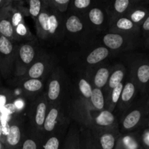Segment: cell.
<instances>
[{
	"label": "cell",
	"mask_w": 149,
	"mask_h": 149,
	"mask_svg": "<svg viewBox=\"0 0 149 149\" xmlns=\"http://www.w3.org/2000/svg\"><path fill=\"white\" fill-rule=\"evenodd\" d=\"M0 36H4L14 42H17L15 29L11 21L10 6L1 10V13H0Z\"/></svg>",
	"instance_id": "cell-22"
},
{
	"label": "cell",
	"mask_w": 149,
	"mask_h": 149,
	"mask_svg": "<svg viewBox=\"0 0 149 149\" xmlns=\"http://www.w3.org/2000/svg\"><path fill=\"white\" fill-rule=\"evenodd\" d=\"M68 111L71 119L80 127L93 131L111 130L119 126V118L116 113L108 110L97 111L88 100L78 94L68 100Z\"/></svg>",
	"instance_id": "cell-1"
},
{
	"label": "cell",
	"mask_w": 149,
	"mask_h": 149,
	"mask_svg": "<svg viewBox=\"0 0 149 149\" xmlns=\"http://www.w3.org/2000/svg\"><path fill=\"white\" fill-rule=\"evenodd\" d=\"M47 3L49 7L63 14V13L68 12L71 0H47Z\"/></svg>",
	"instance_id": "cell-38"
},
{
	"label": "cell",
	"mask_w": 149,
	"mask_h": 149,
	"mask_svg": "<svg viewBox=\"0 0 149 149\" xmlns=\"http://www.w3.org/2000/svg\"><path fill=\"white\" fill-rule=\"evenodd\" d=\"M149 36V15L141 26V40L143 41Z\"/></svg>",
	"instance_id": "cell-40"
},
{
	"label": "cell",
	"mask_w": 149,
	"mask_h": 149,
	"mask_svg": "<svg viewBox=\"0 0 149 149\" xmlns=\"http://www.w3.org/2000/svg\"><path fill=\"white\" fill-rule=\"evenodd\" d=\"M47 1V0H46ZM48 5V4H47ZM49 7V32L47 40H58L65 31V18L63 17L62 13L55 9Z\"/></svg>",
	"instance_id": "cell-18"
},
{
	"label": "cell",
	"mask_w": 149,
	"mask_h": 149,
	"mask_svg": "<svg viewBox=\"0 0 149 149\" xmlns=\"http://www.w3.org/2000/svg\"><path fill=\"white\" fill-rule=\"evenodd\" d=\"M83 17L87 20L89 26L98 31L103 30L106 24L109 26V18L104 6L94 5L87 12Z\"/></svg>",
	"instance_id": "cell-15"
},
{
	"label": "cell",
	"mask_w": 149,
	"mask_h": 149,
	"mask_svg": "<svg viewBox=\"0 0 149 149\" xmlns=\"http://www.w3.org/2000/svg\"><path fill=\"white\" fill-rule=\"evenodd\" d=\"M138 2L139 0H115L113 1H106L104 7L108 15L109 23L118 17H125Z\"/></svg>",
	"instance_id": "cell-14"
},
{
	"label": "cell",
	"mask_w": 149,
	"mask_h": 149,
	"mask_svg": "<svg viewBox=\"0 0 149 149\" xmlns=\"http://www.w3.org/2000/svg\"><path fill=\"white\" fill-rule=\"evenodd\" d=\"M71 121L72 119L64 123L51 135L44 138L42 140V149H63Z\"/></svg>",
	"instance_id": "cell-16"
},
{
	"label": "cell",
	"mask_w": 149,
	"mask_h": 149,
	"mask_svg": "<svg viewBox=\"0 0 149 149\" xmlns=\"http://www.w3.org/2000/svg\"><path fill=\"white\" fill-rule=\"evenodd\" d=\"M48 108L49 103L46 94L43 93L30 102L26 112L28 126L42 139Z\"/></svg>",
	"instance_id": "cell-4"
},
{
	"label": "cell",
	"mask_w": 149,
	"mask_h": 149,
	"mask_svg": "<svg viewBox=\"0 0 149 149\" xmlns=\"http://www.w3.org/2000/svg\"><path fill=\"white\" fill-rule=\"evenodd\" d=\"M95 1L92 0H74L71 1L68 11L77 14L81 17H84L87 12L95 5Z\"/></svg>",
	"instance_id": "cell-31"
},
{
	"label": "cell",
	"mask_w": 149,
	"mask_h": 149,
	"mask_svg": "<svg viewBox=\"0 0 149 149\" xmlns=\"http://www.w3.org/2000/svg\"><path fill=\"white\" fill-rule=\"evenodd\" d=\"M85 27L84 17L71 13L65 18V31L71 35H79Z\"/></svg>",
	"instance_id": "cell-26"
},
{
	"label": "cell",
	"mask_w": 149,
	"mask_h": 149,
	"mask_svg": "<svg viewBox=\"0 0 149 149\" xmlns=\"http://www.w3.org/2000/svg\"><path fill=\"white\" fill-rule=\"evenodd\" d=\"M55 68L52 58L47 55L39 53L37 59L31 65L26 74L17 79H36L46 81L52 70Z\"/></svg>",
	"instance_id": "cell-11"
},
{
	"label": "cell",
	"mask_w": 149,
	"mask_h": 149,
	"mask_svg": "<svg viewBox=\"0 0 149 149\" xmlns=\"http://www.w3.org/2000/svg\"><path fill=\"white\" fill-rule=\"evenodd\" d=\"M79 131L82 149H102L97 138L90 130L79 127Z\"/></svg>",
	"instance_id": "cell-30"
},
{
	"label": "cell",
	"mask_w": 149,
	"mask_h": 149,
	"mask_svg": "<svg viewBox=\"0 0 149 149\" xmlns=\"http://www.w3.org/2000/svg\"><path fill=\"white\" fill-rule=\"evenodd\" d=\"M111 69L112 66L99 64L95 68H91V70L87 73V77L93 87L103 90L108 84Z\"/></svg>",
	"instance_id": "cell-17"
},
{
	"label": "cell",
	"mask_w": 149,
	"mask_h": 149,
	"mask_svg": "<svg viewBox=\"0 0 149 149\" xmlns=\"http://www.w3.org/2000/svg\"><path fill=\"white\" fill-rule=\"evenodd\" d=\"M28 123L23 115H15L10 119L9 131L5 138L6 149H18L27 130Z\"/></svg>",
	"instance_id": "cell-10"
},
{
	"label": "cell",
	"mask_w": 149,
	"mask_h": 149,
	"mask_svg": "<svg viewBox=\"0 0 149 149\" xmlns=\"http://www.w3.org/2000/svg\"><path fill=\"white\" fill-rule=\"evenodd\" d=\"M138 93L139 90L138 87L127 74V77L125 80V84L119 103L115 111V113L119 118L125 111L127 110L132 106V103L137 99Z\"/></svg>",
	"instance_id": "cell-13"
},
{
	"label": "cell",
	"mask_w": 149,
	"mask_h": 149,
	"mask_svg": "<svg viewBox=\"0 0 149 149\" xmlns=\"http://www.w3.org/2000/svg\"><path fill=\"white\" fill-rule=\"evenodd\" d=\"M12 0H0V10L8 7L11 5Z\"/></svg>",
	"instance_id": "cell-41"
},
{
	"label": "cell",
	"mask_w": 149,
	"mask_h": 149,
	"mask_svg": "<svg viewBox=\"0 0 149 149\" xmlns=\"http://www.w3.org/2000/svg\"><path fill=\"white\" fill-rule=\"evenodd\" d=\"M17 47V42L0 36V71L4 79L15 76Z\"/></svg>",
	"instance_id": "cell-7"
},
{
	"label": "cell",
	"mask_w": 149,
	"mask_h": 149,
	"mask_svg": "<svg viewBox=\"0 0 149 149\" xmlns=\"http://www.w3.org/2000/svg\"><path fill=\"white\" fill-rule=\"evenodd\" d=\"M17 89L20 94L29 101H31L45 93L46 81L36 79H17L15 80Z\"/></svg>",
	"instance_id": "cell-12"
},
{
	"label": "cell",
	"mask_w": 149,
	"mask_h": 149,
	"mask_svg": "<svg viewBox=\"0 0 149 149\" xmlns=\"http://www.w3.org/2000/svg\"><path fill=\"white\" fill-rule=\"evenodd\" d=\"M116 149H143L140 141L139 131L121 133L116 142Z\"/></svg>",
	"instance_id": "cell-23"
},
{
	"label": "cell",
	"mask_w": 149,
	"mask_h": 149,
	"mask_svg": "<svg viewBox=\"0 0 149 149\" xmlns=\"http://www.w3.org/2000/svg\"><path fill=\"white\" fill-rule=\"evenodd\" d=\"M147 95H148V100H149V90H148V94H147Z\"/></svg>",
	"instance_id": "cell-47"
},
{
	"label": "cell",
	"mask_w": 149,
	"mask_h": 149,
	"mask_svg": "<svg viewBox=\"0 0 149 149\" xmlns=\"http://www.w3.org/2000/svg\"><path fill=\"white\" fill-rule=\"evenodd\" d=\"M91 131L97 138L102 149H116V142L121 135L119 126L106 130Z\"/></svg>",
	"instance_id": "cell-20"
},
{
	"label": "cell",
	"mask_w": 149,
	"mask_h": 149,
	"mask_svg": "<svg viewBox=\"0 0 149 149\" xmlns=\"http://www.w3.org/2000/svg\"><path fill=\"white\" fill-rule=\"evenodd\" d=\"M90 103L97 111L106 110V99L103 90L93 87V93L90 100Z\"/></svg>",
	"instance_id": "cell-33"
},
{
	"label": "cell",
	"mask_w": 149,
	"mask_h": 149,
	"mask_svg": "<svg viewBox=\"0 0 149 149\" xmlns=\"http://www.w3.org/2000/svg\"><path fill=\"white\" fill-rule=\"evenodd\" d=\"M124 84H125V81L121 83L117 87L113 89L106 96V110L109 111L111 112H114L115 113V111H116V107L118 106V103H119V99H120L122 90H123Z\"/></svg>",
	"instance_id": "cell-32"
},
{
	"label": "cell",
	"mask_w": 149,
	"mask_h": 149,
	"mask_svg": "<svg viewBox=\"0 0 149 149\" xmlns=\"http://www.w3.org/2000/svg\"><path fill=\"white\" fill-rule=\"evenodd\" d=\"M0 141L4 144L5 143V138H4V135H3V132H2V125H1V118H0Z\"/></svg>",
	"instance_id": "cell-42"
},
{
	"label": "cell",
	"mask_w": 149,
	"mask_h": 149,
	"mask_svg": "<svg viewBox=\"0 0 149 149\" xmlns=\"http://www.w3.org/2000/svg\"><path fill=\"white\" fill-rule=\"evenodd\" d=\"M143 46L145 47L146 49H149V36L146 38V39H144V40L143 41Z\"/></svg>",
	"instance_id": "cell-44"
},
{
	"label": "cell",
	"mask_w": 149,
	"mask_h": 149,
	"mask_svg": "<svg viewBox=\"0 0 149 149\" xmlns=\"http://www.w3.org/2000/svg\"><path fill=\"white\" fill-rule=\"evenodd\" d=\"M128 75L138 87L141 95L149 90V58H138L132 62Z\"/></svg>",
	"instance_id": "cell-9"
},
{
	"label": "cell",
	"mask_w": 149,
	"mask_h": 149,
	"mask_svg": "<svg viewBox=\"0 0 149 149\" xmlns=\"http://www.w3.org/2000/svg\"><path fill=\"white\" fill-rule=\"evenodd\" d=\"M141 38L128 33L108 32L102 39L103 45L111 52H121L135 49L138 46Z\"/></svg>",
	"instance_id": "cell-8"
},
{
	"label": "cell",
	"mask_w": 149,
	"mask_h": 149,
	"mask_svg": "<svg viewBox=\"0 0 149 149\" xmlns=\"http://www.w3.org/2000/svg\"><path fill=\"white\" fill-rule=\"evenodd\" d=\"M15 33L17 42H29L34 39L25 21L22 22L15 29Z\"/></svg>",
	"instance_id": "cell-36"
},
{
	"label": "cell",
	"mask_w": 149,
	"mask_h": 149,
	"mask_svg": "<svg viewBox=\"0 0 149 149\" xmlns=\"http://www.w3.org/2000/svg\"><path fill=\"white\" fill-rule=\"evenodd\" d=\"M141 130H149V115L147 119H146L145 122L143 123Z\"/></svg>",
	"instance_id": "cell-43"
},
{
	"label": "cell",
	"mask_w": 149,
	"mask_h": 149,
	"mask_svg": "<svg viewBox=\"0 0 149 149\" xmlns=\"http://www.w3.org/2000/svg\"><path fill=\"white\" fill-rule=\"evenodd\" d=\"M111 52L105 46H100L95 48L85 58V63L90 67L99 65L103 61L107 59Z\"/></svg>",
	"instance_id": "cell-28"
},
{
	"label": "cell",
	"mask_w": 149,
	"mask_h": 149,
	"mask_svg": "<svg viewBox=\"0 0 149 149\" xmlns=\"http://www.w3.org/2000/svg\"><path fill=\"white\" fill-rule=\"evenodd\" d=\"M93 87L87 76H82L78 79L77 92L78 95L84 100L90 101L93 93Z\"/></svg>",
	"instance_id": "cell-34"
},
{
	"label": "cell",
	"mask_w": 149,
	"mask_h": 149,
	"mask_svg": "<svg viewBox=\"0 0 149 149\" xmlns=\"http://www.w3.org/2000/svg\"><path fill=\"white\" fill-rule=\"evenodd\" d=\"M68 87V79L62 68L55 66L46 80L45 93L49 104L65 100Z\"/></svg>",
	"instance_id": "cell-3"
},
{
	"label": "cell",
	"mask_w": 149,
	"mask_h": 149,
	"mask_svg": "<svg viewBox=\"0 0 149 149\" xmlns=\"http://www.w3.org/2000/svg\"><path fill=\"white\" fill-rule=\"evenodd\" d=\"M71 120V118L68 111V101L64 100L59 103L49 104L44 125L42 140L51 135L60 126Z\"/></svg>",
	"instance_id": "cell-5"
},
{
	"label": "cell",
	"mask_w": 149,
	"mask_h": 149,
	"mask_svg": "<svg viewBox=\"0 0 149 149\" xmlns=\"http://www.w3.org/2000/svg\"><path fill=\"white\" fill-rule=\"evenodd\" d=\"M63 149H82L80 140L79 127L74 121H71Z\"/></svg>",
	"instance_id": "cell-25"
},
{
	"label": "cell",
	"mask_w": 149,
	"mask_h": 149,
	"mask_svg": "<svg viewBox=\"0 0 149 149\" xmlns=\"http://www.w3.org/2000/svg\"><path fill=\"white\" fill-rule=\"evenodd\" d=\"M40 52L34 41L24 42L18 45L15 58V77L24 75L31 65L37 59Z\"/></svg>",
	"instance_id": "cell-6"
},
{
	"label": "cell",
	"mask_w": 149,
	"mask_h": 149,
	"mask_svg": "<svg viewBox=\"0 0 149 149\" xmlns=\"http://www.w3.org/2000/svg\"><path fill=\"white\" fill-rule=\"evenodd\" d=\"M15 95L12 90L6 88H0V114L8 105L14 100Z\"/></svg>",
	"instance_id": "cell-37"
},
{
	"label": "cell",
	"mask_w": 149,
	"mask_h": 149,
	"mask_svg": "<svg viewBox=\"0 0 149 149\" xmlns=\"http://www.w3.org/2000/svg\"><path fill=\"white\" fill-rule=\"evenodd\" d=\"M149 115L148 95H141L132 106L119 117V127L121 133L140 130Z\"/></svg>",
	"instance_id": "cell-2"
},
{
	"label": "cell",
	"mask_w": 149,
	"mask_h": 149,
	"mask_svg": "<svg viewBox=\"0 0 149 149\" xmlns=\"http://www.w3.org/2000/svg\"><path fill=\"white\" fill-rule=\"evenodd\" d=\"M28 12L29 15L33 18V21L36 20L42 10L46 7V0H30L28 1Z\"/></svg>",
	"instance_id": "cell-35"
},
{
	"label": "cell",
	"mask_w": 149,
	"mask_h": 149,
	"mask_svg": "<svg viewBox=\"0 0 149 149\" xmlns=\"http://www.w3.org/2000/svg\"><path fill=\"white\" fill-rule=\"evenodd\" d=\"M47 3V1H46ZM49 7L47 3L41 14L35 21V26L36 29V33L39 39L47 41L48 39V32H49Z\"/></svg>",
	"instance_id": "cell-27"
},
{
	"label": "cell",
	"mask_w": 149,
	"mask_h": 149,
	"mask_svg": "<svg viewBox=\"0 0 149 149\" xmlns=\"http://www.w3.org/2000/svg\"><path fill=\"white\" fill-rule=\"evenodd\" d=\"M108 30L111 33H128L141 37V28L127 17H120L111 20L109 23Z\"/></svg>",
	"instance_id": "cell-19"
},
{
	"label": "cell",
	"mask_w": 149,
	"mask_h": 149,
	"mask_svg": "<svg viewBox=\"0 0 149 149\" xmlns=\"http://www.w3.org/2000/svg\"><path fill=\"white\" fill-rule=\"evenodd\" d=\"M0 149H6L5 145L0 141Z\"/></svg>",
	"instance_id": "cell-45"
},
{
	"label": "cell",
	"mask_w": 149,
	"mask_h": 149,
	"mask_svg": "<svg viewBox=\"0 0 149 149\" xmlns=\"http://www.w3.org/2000/svg\"><path fill=\"white\" fill-rule=\"evenodd\" d=\"M140 141L143 149H149V130H140Z\"/></svg>",
	"instance_id": "cell-39"
},
{
	"label": "cell",
	"mask_w": 149,
	"mask_h": 149,
	"mask_svg": "<svg viewBox=\"0 0 149 149\" xmlns=\"http://www.w3.org/2000/svg\"><path fill=\"white\" fill-rule=\"evenodd\" d=\"M0 13H1V10H0Z\"/></svg>",
	"instance_id": "cell-48"
},
{
	"label": "cell",
	"mask_w": 149,
	"mask_h": 149,
	"mask_svg": "<svg viewBox=\"0 0 149 149\" xmlns=\"http://www.w3.org/2000/svg\"><path fill=\"white\" fill-rule=\"evenodd\" d=\"M1 79H2V77H1V71H0V88H1Z\"/></svg>",
	"instance_id": "cell-46"
},
{
	"label": "cell",
	"mask_w": 149,
	"mask_h": 149,
	"mask_svg": "<svg viewBox=\"0 0 149 149\" xmlns=\"http://www.w3.org/2000/svg\"><path fill=\"white\" fill-rule=\"evenodd\" d=\"M42 139L35 134L29 126L18 149H42Z\"/></svg>",
	"instance_id": "cell-29"
},
{
	"label": "cell",
	"mask_w": 149,
	"mask_h": 149,
	"mask_svg": "<svg viewBox=\"0 0 149 149\" xmlns=\"http://www.w3.org/2000/svg\"><path fill=\"white\" fill-rule=\"evenodd\" d=\"M149 15V1L139 0V2L125 17L129 18L135 25L142 26Z\"/></svg>",
	"instance_id": "cell-21"
},
{
	"label": "cell",
	"mask_w": 149,
	"mask_h": 149,
	"mask_svg": "<svg viewBox=\"0 0 149 149\" xmlns=\"http://www.w3.org/2000/svg\"><path fill=\"white\" fill-rule=\"evenodd\" d=\"M127 74V69L122 64H117L112 66L111 72L106 88L103 90L105 96L107 95L113 89L124 82Z\"/></svg>",
	"instance_id": "cell-24"
}]
</instances>
